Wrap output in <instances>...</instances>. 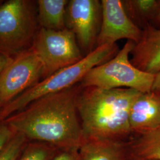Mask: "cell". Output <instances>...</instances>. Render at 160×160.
<instances>
[{
	"instance_id": "obj_1",
	"label": "cell",
	"mask_w": 160,
	"mask_h": 160,
	"mask_svg": "<svg viewBox=\"0 0 160 160\" xmlns=\"http://www.w3.org/2000/svg\"><path fill=\"white\" fill-rule=\"evenodd\" d=\"M81 84L48 94L3 120L28 141L59 149L80 148L84 140L77 99Z\"/></svg>"
},
{
	"instance_id": "obj_2",
	"label": "cell",
	"mask_w": 160,
	"mask_h": 160,
	"mask_svg": "<svg viewBox=\"0 0 160 160\" xmlns=\"http://www.w3.org/2000/svg\"><path fill=\"white\" fill-rule=\"evenodd\" d=\"M141 92L131 88L104 90L82 87L77 99L84 139L119 141L131 133L132 104Z\"/></svg>"
},
{
	"instance_id": "obj_3",
	"label": "cell",
	"mask_w": 160,
	"mask_h": 160,
	"mask_svg": "<svg viewBox=\"0 0 160 160\" xmlns=\"http://www.w3.org/2000/svg\"><path fill=\"white\" fill-rule=\"evenodd\" d=\"M117 52L116 43L96 47L78 62L58 71L6 104L0 110V120L22 110L40 97L78 84L92 69L111 59Z\"/></svg>"
},
{
	"instance_id": "obj_4",
	"label": "cell",
	"mask_w": 160,
	"mask_h": 160,
	"mask_svg": "<svg viewBox=\"0 0 160 160\" xmlns=\"http://www.w3.org/2000/svg\"><path fill=\"white\" fill-rule=\"evenodd\" d=\"M40 28L37 1L4 2L0 6V55L11 59L31 49Z\"/></svg>"
},
{
	"instance_id": "obj_5",
	"label": "cell",
	"mask_w": 160,
	"mask_h": 160,
	"mask_svg": "<svg viewBox=\"0 0 160 160\" xmlns=\"http://www.w3.org/2000/svg\"><path fill=\"white\" fill-rule=\"evenodd\" d=\"M134 45L128 40L114 58L92 69L80 82L82 87L104 90L131 88L142 93L151 92L155 75L139 69L129 59Z\"/></svg>"
},
{
	"instance_id": "obj_6",
	"label": "cell",
	"mask_w": 160,
	"mask_h": 160,
	"mask_svg": "<svg viewBox=\"0 0 160 160\" xmlns=\"http://www.w3.org/2000/svg\"><path fill=\"white\" fill-rule=\"evenodd\" d=\"M32 48L42 65V80L84 58L74 32L67 28H40Z\"/></svg>"
},
{
	"instance_id": "obj_7",
	"label": "cell",
	"mask_w": 160,
	"mask_h": 160,
	"mask_svg": "<svg viewBox=\"0 0 160 160\" xmlns=\"http://www.w3.org/2000/svg\"><path fill=\"white\" fill-rule=\"evenodd\" d=\"M42 79V65L33 48L11 58L0 75V100L10 102Z\"/></svg>"
},
{
	"instance_id": "obj_8",
	"label": "cell",
	"mask_w": 160,
	"mask_h": 160,
	"mask_svg": "<svg viewBox=\"0 0 160 160\" xmlns=\"http://www.w3.org/2000/svg\"><path fill=\"white\" fill-rule=\"evenodd\" d=\"M102 22V4L98 0H71L66 10V28L74 32L87 54L96 45Z\"/></svg>"
},
{
	"instance_id": "obj_9",
	"label": "cell",
	"mask_w": 160,
	"mask_h": 160,
	"mask_svg": "<svg viewBox=\"0 0 160 160\" xmlns=\"http://www.w3.org/2000/svg\"><path fill=\"white\" fill-rule=\"evenodd\" d=\"M102 22L96 47L115 44L126 39L135 43L141 39L142 30L129 17L120 0H102Z\"/></svg>"
},
{
	"instance_id": "obj_10",
	"label": "cell",
	"mask_w": 160,
	"mask_h": 160,
	"mask_svg": "<svg viewBox=\"0 0 160 160\" xmlns=\"http://www.w3.org/2000/svg\"><path fill=\"white\" fill-rule=\"evenodd\" d=\"M129 122L132 132L143 134L160 128V93H141L132 104Z\"/></svg>"
},
{
	"instance_id": "obj_11",
	"label": "cell",
	"mask_w": 160,
	"mask_h": 160,
	"mask_svg": "<svg viewBox=\"0 0 160 160\" xmlns=\"http://www.w3.org/2000/svg\"><path fill=\"white\" fill-rule=\"evenodd\" d=\"M131 53L130 61L137 68L152 74L160 73V29L147 24Z\"/></svg>"
},
{
	"instance_id": "obj_12",
	"label": "cell",
	"mask_w": 160,
	"mask_h": 160,
	"mask_svg": "<svg viewBox=\"0 0 160 160\" xmlns=\"http://www.w3.org/2000/svg\"><path fill=\"white\" fill-rule=\"evenodd\" d=\"M81 160H125L119 141L84 139L79 148Z\"/></svg>"
},
{
	"instance_id": "obj_13",
	"label": "cell",
	"mask_w": 160,
	"mask_h": 160,
	"mask_svg": "<svg viewBox=\"0 0 160 160\" xmlns=\"http://www.w3.org/2000/svg\"><path fill=\"white\" fill-rule=\"evenodd\" d=\"M67 0H38V21L40 28L61 30L66 29Z\"/></svg>"
},
{
	"instance_id": "obj_14",
	"label": "cell",
	"mask_w": 160,
	"mask_h": 160,
	"mask_svg": "<svg viewBox=\"0 0 160 160\" xmlns=\"http://www.w3.org/2000/svg\"><path fill=\"white\" fill-rule=\"evenodd\" d=\"M132 157L142 160H160V128L139 135L132 145Z\"/></svg>"
},
{
	"instance_id": "obj_15",
	"label": "cell",
	"mask_w": 160,
	"mask_h": 160,
	"mask_svg": "<svg viewBox=\"0 0 160 160\" xmlns=\"http://www.w3.org/2000/svg\"><path fill=\"white\" fill-rule=\"evenodd\" d=\"M126 13L132 19L145 22L152 20L159 7L160 1L157 0H129L122 1Z\"/></svg>"
},
{
	"instance_id": "obj_16",
	"label": "cell",
	"mask_w": 160,
	"mask_h": 160,
	"mask_svg": "<svg viewBox=\"0 0 160 160\" xmlns=\"http://www.w3.org/2000/svg\"><path fill=\"white\" fill-rule=\"evenodd\" d=\"M56 149L42 142L27 143L17 160H51L56 154Z\"/></svg>"
},
{
	"instance_id": "obj_17",
	"label": "cell",
	"mask_w": 160,
	"mask_h": 160,
	"mask_svg": "<svg viewBox=\"0 0 160 160\" xmlns=\"http://www.w3.org/2000/svg\"><path fill=\"white\" fill-rule=\"evenodd\" d=\"M28 139L20 133L15 135L0 152V160H17L22 154Z\"/></svg>"
},
{
	"instance_id": "obj_18",
	"label": "cell",
	"mask_w": 160,
	"mask_h": 160,
	"mask_svg": "<svg viewBox=\"0 0 160 160\" xmlns=\"http://www.w3.org/2000/svg\"><path fill=\"white\" fill-rule=\"evenodd\" d=\"M16 132L3 120H0V152L15 135Z\"/></svg>"
},
{
	"instance_id": "obj_19",
	"label": "cell",
	"mask_w": 160,
	"mask_h": 160,
	"mask_svg": "<svg viewBox=\"0 0 160 160\" xmlns=\"http://www.w3.org/2000/svg\"><path fill=\"white\" fill-rule=\"evenodd\" d=\"M51 160H81L79 148L60 149Z\"/></svg>"
},
{
	"instance_id": "obj_20",
	"label": "cell",
	"mask_w": 160,
	"mask_h": 160,
	"mask_svg": "<svg viewBox=\"0 0 160 160\" xmlns=\"http://www.w3.org/2000/svg\"><path fill=\"white\" fill-rule=\"evenodd\" d=\"M152 92L160 93V72L155 75L154 82L152 88Z\"/></svg>"
},
{
	"instance_id": "obj_21",
	"label": "cell",
	"mask_w": 160,
	"mask_h": 160,
	"mask_svg": "<svg viewBox=\"0 0 160 160\" xmlns=\"http://www.w3.org/2000/svg\"><path fill=\"white\" fill-rule=\"evenodd\" d=\"M10 59L5 57L4 56L0 55V75L2 73L4 69L5 68L6 65L9 62Z\"/></svg>"
},
{
	"instance_id": "obj_22",
	"label": "cell",
	"mask_w": 160,
	"mask_h": 160,
	"mask_svg": "<svg viewBox=\"0 0 160 160\" xmlns=\"http://www.w3.org/2000/svg\"><path fill=\"white\" fill-rule=\"evenodd\" d=\"M152 21L154 22L155 24H157V25L160 26V4L159 7L157 10V12L155 14V16L154 17Z\"/></svg>"
},
{
	"instance_id": "obj_23",
	"label": "cell",
	"mask_w": 160,
	"mask_h": 160,
	"mask_svg": "<svg viewBox=\"0 0 160 160\" xmlns=\"http://www.w3.org/2000/svg\"><path fill=\"white\" fill-rule=\"evenodd\" d=\"M3 106H4V104L2 103L1 101L0 100V110H1V109L3 108Z\"/></svg>"
},
{
	"instance_id": "obj_24",
	"label": "cell",
	"mask_w": 160,
	"mask_h": 160,
	"mask_svg": "<svg viewBox=\"0 0 160 160\" xmlns=\"http://www.w3.org/2000/svg\"><path fill=\"white\" fill-rule=\"evenodd\" d=\"M4 2V1L3 0H0V6H1Z\"/></svg>"
},
{
	"instance_id": "obj_25",
	"label": "cell",
	"mask_w": 160,
	"mask_h": 160,
	"mask_svg": "<svg viewBox=\"0 0 160 160\" xmlns=\"http://www.w3.org/2000/svg\"><path fill=\"white\" fill-rule=\"evenodd\" d=\"M138 160V159H136V158H132V160Z\"/></svg>"
}]
</instances>
